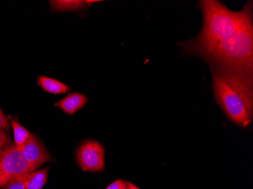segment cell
Masks as SVG:
<instances>
[{"instance_id":"obj_1","label":"cell","mask_w":253,"mask_h":189,"mask_svg":"<svg viewBox=\"0 0 253 189\" xmlns=\"http://www.w3.org/2000/svg\"><path fill=\"white\" fill-rule=\"evenodd\" d=\"M211 72L217 103L234 123L247 127L253 119V74L218 68Z\"/></svg>"},{"instance_id":"obj_2","label":"cell","mask_w":253,"mask_h":189,"mask_svg":"<svg viewBox=\"0 0 253 189\" xmlns=\"http://www.w3.org/2000/svg\"><path fill=\"white\" fill-rule=\"evenodd\" d=\"M198 6L203 14V30L196 39L180 45L183 52L198 55L209 47L234 34L252 14V2H247L244 9L238 12L229 10L214 0L200 1Z\"/></svg>"},{"instance_id":"obj_3","label":"cell","mask_w":253,"mask_h":189,"mask_svg":"<svg viewBox=\"0 0 253 189\" xmlns=\"http://www.w3.org/2000/svg\"><path fill=\"white\" fill-rule=\"evenodd\" d=\"M253 30L252 14L231 36L221 39L200 54L217 68L253 74Z\"/></svg>"},{"instance_id":"obj_4","label":"cell","mask_w":253,"mask_h":189,"mask_svg":"<svg viewBox=\"0 0 253 189\" xmlns=\"http://www.w3.org/2000/svg\"><path fill=\"white\" fill-rule=\"evenodd\" d=\"M36 169L24 158L16 145L0 150V188L20 176L29 175Z\"/></svg>"},{"instance_id":"obj_5","label":"cell","mask_w":253,"mask_h":189,"mask_svg":"<svg viewBox=\"0 0 253 189\" xmlns=\"http://www.w3.org/2000/svg\"><path fill=\"white\" fill-rule=\"evenodd\" d=\"M77 160L84 171H102L105 167V151L96 141H87L77 152Z\"/></svg>"},{"instance_id":"obj_6","label":"cell","mask_w":253,"mask_h":189,"mask_svg":"<svg viewBox=\"0 0 253 189\" xmlns=\"http://www.w3.org/2000/svg\"><path fill=\"white\" fill-rule=\"evenodd\" d=\"M19 148L24 158L36 168L45 162L52 160L49 152L34 135H31L26 143Z\"/></svg>"},{"instance_id":"obj_7","label":"cell","mask_w":253,"mask_h":189,"mask_svg":"<svg viewBox=\"0 0 253 189\" xmlns=\"http://www.w3.org/2000/svg\"><path fill=\"white\" fill-rule=\"evenodd\" d=\"M86 102L87 98L84 95L75 92L69 94L65 99L57 102L55 105L62 109L65 113L74 114L80 109H82L86 105Z\"/></svg>"},{"instance_id":"obj_8","label":"cell","mask_w":253,"mask_h":189,"mask_svg":"<svg viewBox=\"0 0 253 189\" xmlns=\"http://www.w3.org/2000/svg\"><path fill=\"white\" fill-rule=\"evenodd\" d=\"M38 84L42 88L45 92L49 93L63 94L70 91V87L64 84L63 82L52 78L46 77V76H40L38 77Z\"/></svg>"},{"instance_id":"obj_9","label":"cell","mask_w":253,"mask_h":189,"mask_svg":"<svg viewBox=\"0 0 253 189\" xmlns=\"http://www.w3.org/2000/svg\"><path fill=\"white\" fill-rule=\"evenodd\" d=\"M49 168L32 172L27 176L25 186L27 189H42L47 182Z\"/></svg>"},{"instance_id":"obj_10","label":"cell","mask_w":253,"mask_h":189,"mask_svg":"<svg viewBox=\"0 0 253 189\" xmlns=\"http://www.w3.org/2000/svg\"><path fill=\"white\" fill-rule=\"evenodd\" d=\"M11 126L13 129L15 145L18 147H21L26 143L31 134L26 128L21 126L15 120H11Z\"/></svg>"},{"instance_id":"obj_11","label":"cell","mask_w":253,"mask_h":189,"mask_svg":"<svg viewBox=\"0 0 253 189\" xmlns=\"http://www.w3.org/2000/svg\"><path fill=\"white\" fill-rule=\"evenodd\" d=\"M50 3L55 10L66 11V10L79 9L86 4V2L78 1V0H68V1H50Z\"/></svg>"},{"instance_id":"obj_12","label":"cell","mask_w":253,"mask_h":189,"mask_svg":"<svg viewBox=\"0 0 253 189\" xmlns=\"http://www.w3.org/2000/svg\"><path fill=\"white\" fill-rule=\"evenodd\" d=\"M28 176V175L20 176L15 180H11L6 186H4L2 189H27L25 182Z\"/></svg>"},{"instance_id":"obj_13","label":"cell","mask_w":253,"mask_h":189,"mask_svg":"<svg viewBox=\"0 0 253 189\" xmlns=\"http://www.w3.org/2000/svg\"><path fill=\"white\" fill-rule=\"evenodd\" d=\"M127 184H128V183H126L124 180H119L112 183L110 186L106 188V189H125Z\"/></svg>"},{"instance_id":"obj_14","label":"cell","mask_w":253,"mask_h":189,"mask_svg":"<svg viewBox=\"0 0 253 189\" xmlns=\"http://www.w3.org/2000/svg\"><path fill=\"white\" fill-rule=\"evenodd\" d=\"M9 137L5 132L0 130V150L9 143Z\"/></svg>"},{"instance_id":"obj_15","label":"cell","mask_w":253,"mask_h":189,"mask_svg":"<svg viewBox=\"0 0 253 189\" xmlns=\"http://www.w3.org/2000/svg\"><path fill=\"white\" fill-rule=\"evenodd\" d=\"M8 127V122L2 111L0 110V130L7 129Z\"/></svg>"},{"instance_id":"obj_16","label":"cell","mask_w":253,"mask_h":189,"mask_svg":"<svg viewBox=\"0 0 253 189\" xmlns=\"http://www.w3.org/2000/svg\"><path fill=\"white\" fill-rule=\"evenodd\" d=\"M129 186H130V189H139V188L136 187V186H134V185L132 184V183H128Z\"/></svg>"},{"instance_id":"obj_17","label":"cell","mask_w":253,"mask_h":189,"mask_svg":"<svg viewBox=\"0 0 253 189\" xmlns=\"http://www.w3.org/2000/svg\"><path fill=\"white\" fill-rule=\"evenodd\" d=\"M125 189H130V186H129V184H127V186H126V187L125 188Z\"/></svg>"}]
</instances>
